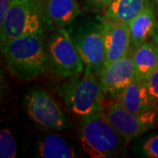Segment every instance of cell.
<instances>
[{
    "label": "cell",
    "instance_id": "obj_1",
    "mask_svg": "<svg viewBox=\"0 0 158 158\" xmlns=\"http://www.w3.org/2000/svg\"><path fill=\"white\" fill-rule=\"evenodd\" d=\"M9 71L18 79L30 81L48 69L44 32H38L1 44Z\"/></svg>",
    "mask_w": 158,
    "mask_h": 158
},
{
    "label": "cell",
    "instance_id": "obj_2",
    "mask_svg": "<svg viewBox=\"0 0 158 158\" xmlns=\"http://www.w3.org/2000/svg\"><path fill=\"white\" fill-rule=\"evenodd\" d=\"M127 141L111 123L104 110L82 118L80 142L90 157L115 156L125 150Z\"/></svg>",
    "mask_w": 158,
    "mask_h": 158
},
{
    "label": "cell",
    "instance_id": "obj_3",
    "mask_svg": "<svg viewBox=\"0 0 158 158\" xmlns=\"http://www.w3.org/2000/svg\"><path fill=\"white\" fill-rule=\"evenodd\" d=\"M65 106L75 114L85 118L104 110V99L98 76L88 67L84 75L71 77L57 88Z\"/></svg>",
    "mask_w": 158,
    "mask_h": 158
},
{
    "label": "cell",
    "instance_id": "obj_4",
    "mask_svg": "<svg viewBox=\"0 0 158 158\" xmlns=\"http://www.w3.org/2000/svg\"><path fill=\"white\" fill-rule=\"evenodd\" d=\"M48 24L45 0H13L5 22L0 27L1 44L38 32H44Z\"/></svg>",
    "mask_w": 158,
    "mask_h": 158
},
{
    "label": "cell",
    "instance_id": "obj_5",
    "mask_svg": "<svg viewBox=\"0 0 158 158\" xmlns=\"http://www.w3.org/2000/svg\"><path fill=\"white\" fill-rule=\"evenodd\" d=\"M48 69L57 77L69 78L85 71V63L67 29L56 28L46 43Z\"/></svg>",
    "mask_w": 158,
    "mask_h": 158
},
{
    "label": "cell",
    "instance_id": "obj_6",
    "mask_svg": "<svg viewBox=\"0 0 158 158\" xmlns=\"http://www.w3.org/2000/svg\"><path fill=\"white\" fill-rule=\"evenodd\" d=\"M69 32L85 67L98 73L106 60L101 18L84 23L73 31Z\"/></svg>",
    "mask_w": 158,
    "mask_h": 158
},
{
    "label": "cell",
    "instance_id": "obj_7",
    "mask_svg": "<svg viewBox=\"0 0 158 158\" xmlns=\"http://www.w3.org/2000/svg\"><path fill=\"white\" fill-rule=\"evenodd\" d=\"M26 105L30 118L46 129L61 131L69 127L68 117L56 101L43 90H30Z\"/></svg>",
    "mask_w": 158,
    "mask_h": 158
},
{
    "label": "cell",
    "instance_id": "obj_8",
    "mask_svg": "<svg viewBox=\"0 0 158 158\" xmlns=\"http://www.w3.org/2000/svg\"><path fill=\"white\" fill-rule=\"evenodd\" d=\"M104 113L128 141L145 134L158 123V112L135 114L123 107L118 100L110 102L104 108Z\"/></svg>",
    "mask_w": 158,
    "mask_h": 158
},
{
    "label": "cell",
    "instance_id": "obj_9",
    "mask_svg": "<svg viewBox=\"0 0 158 158\" xmlns=\"http://www.w3.org/2000/svg\"><path fill=\"white\" fill-rule=\"evenodd\" d=\"M105 98L117 100L124 90L136 78L131 53L121 59L104 65L98 73Z\"/></svg>",
    "mask_w": 158,
    "mask_h": 158
},
{
    "label": "cell",
    "instance_id": "obj_10",
    "mask_svg": "<svg viewBox=\"0 0 158 158\" xmlns=\"http://www.w3.org/2000/svg\"><path fill=\"white\" fill-rule=\"evenodd\" d=\"M101 19L106 49L104 65H106L129 54L131 39L127 22L116 21L104 17H102Z\"/></svg>",
    "mask_w": 158,
    "mask_h": 158
},
{
    "label": "cell",
    "instance_id": "obj_11",
    "mask_svg": "<svg viewBox=\"0 0 158 158\" xmlns=\"http://www.w3.org/2000/svg\"><path fill=\"white\" fill-rule=\"evenodd\" d=\"M127 111L135 114L158 112L148 90L146 81L135 79L117 99Z\"/></svg>",
    "mask_w": 158,
    "mask_h": 158
},
{
    "label": "cell",
    "instance_id": "obj_12",
    "mask_svg": "<svg viewBox=\"0 0 158 158\" xmlns=\"http://www.w3.org/2000/svg\"><path fill=\"white\" fill-rule=\"evenodd\" d=\"M156 24V18L154 6L148 0L142 11L128 22L131 39L130 52L147 41L152 36Z\"/></svg>",
    "mask_w": 158,
    "mask_h": 158
},
{
    "label": "cell",
    "instance_id": "obj_13",
    "mask_svg": "<svg viewBox=\"0 0 158 158\" xmlns=\"http://www.w3.org/2000/svg\"><path fill=\"white\" fill-rule=\"evenodd\" d=\"M48 22L58 28L70 26L81 14L77 0H45Z\"/></svg>",
    "mask_w": 158,
    "mask_h": 158
},
{
    "label": "cell",
    "instance_id": "obj_14",
    "mask_svg": "<svg viewBox=\"0 0 158 158\" xmlns=\"http://www.w3.org/2000/svg\"><path fill=\"white\" fill-rule=\"evenodd\" d=\"M130 53L135 69V79L146 81L158 67V45L147 40Z\"/></svg>",
    "mask_w": 158,
    "mask_h": 158
},
{
    "label": "cell",
    "instance_id": "obj_15",
    "mask_svg": "<svg viewBox=\"0 0 158 158\" xmlns=\"http://www.w3.org/2000/svg\"><path fill=\"white\" fill-rule=\"evenodd\" d=\"M37 155L43 158H73L77 152L67 140L62 136L51 134L42 136L36 146Z\"/></svg>",
    "mask_w": 158,
    "mask_h": 158
},
{
    "label": "cell",
    "instance_id": "obj_16",
    "mask_svg": "<svg viewBox=\"0 0 158 158\" xmlns=\"http://www.w3.org/2000/svg\"><path fill=\"white\" fill-rule=\"evenodd\" d=\"M148 0H113L105 11L104 18L129 22L145 7Z\"/></svg>",
    "mask_w": 158,
    "mask_h": 158
},
{
    "label": "cell",
    "instance_id": "obj_17",
    "mask_svg": "<svg viewBox=\"0 0 158 158\" xmlns=\"http://www.w3.org/2000/svg\"><path fill=\"white\" fill-rule=\"evenodd\" d=\"M17 156V143L11 131L3 128L0 132V157L14 158Z\"/></svg>",
    "mask_w": 158,
    "mask_h": 158
},
{
    "label": "cell",
    "instance_id": "obj_18",
    "mask_svg": "<svg viewBox=\"0 0 158 158\" xmlns=\"http://www.w3.org/2000/svg\"><path fill=\"white\" fill-rule=\"evenodd\" d=\"M140 152L145 157L158 158V135L150 136L143 141Z\"/></svg>",
    "mask_w": 158,
    "mask_h": 158
},
{
    "label": "cell",
    "instance_id": "obj_19",
    "mask_svg": "<svg viewBox=\"0 0 158 158\" xmlns=\"http://www.w3.org/2000/svg\"><path fill=\"white\" fill-rule=\"evenodd\" d=\"M148 93L152 98L154 105L158 110V67L146 80Z\"/></svg>",
    "mask_w": 158,
    "mask_h": 158
},
{
    "label": "cell",
    "instance_id": "obj_20",
    "mask_svg": "<svg viewBox=\"0 0 158 158\" xmlns=\"http://www.w3.org/2000/svg\"><path fill=\"white\" fill-rule=\"evenodd\" d=\"M86 5L92 10L100 11L102 10H106L108 6L113 0H85Z\"/></svg>",
    "mask_w": 158,
    "mask_h": 158
},
{
    "label": "cell",
    "instance_id": "obj_21",
    "mask_svg": "<svg viewBox=\"0 0 158 158\" xmlns=\"http://www.w3.org/2000/svg\"><path fill=\"white\" fill-rule=\"evenodd\" d=\"M13 0H0V27L5 22L8 10Z\"/></svg>",
    "mask_w": 158,
    "mask_h": 158
},
{
    "label": "cell",
    "instance_id": "obj_22",
    "mask_svg": "<svg viewBox=\"0 0 158 158\" xmlns=\"http://www.w3.org/2000/svg\"><path fill=\"white\" fill-rule=\"evenodd\" d=\"M152 38H153V41H154V42H156V43L158 45V21H156L155 29H154V31H153Z\"/></svg>",
    "mask_w": 158,
    "mask_h": 158
},
{
    "label": "cell",
    "instance_id": "obj_23",
    "mask_svg": "<svg viewBox=\"0 0 158 158\" xmlns=\"http://www.w3.org/2000/svg\"><path fill=\"white\" fill-rule=\"evenodd\" d=\"M154 1H155L156 6V8H157V10H158V0H154Z\"/></svg>",
    "mask_w": 158,
    "mask_h": 158
}]
</instances>
